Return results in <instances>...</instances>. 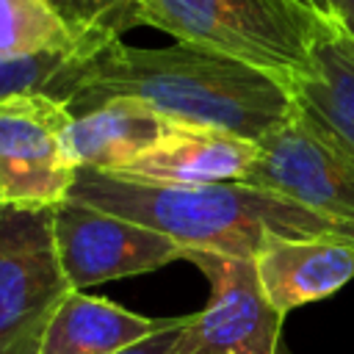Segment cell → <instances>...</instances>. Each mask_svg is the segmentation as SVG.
I'll use <instances>...</instances> for the list:
<instances>
[{
    "instance_id": "6da1fadb",
    "label": "cell",
    "mask_w": 354,
    "mask_h": 354,
    "mask_svg": "<svg viewBox=\"0 0 354 354\" xmlns=\"http://www.w3.org/2000/svg\"><path fill=\"white\" fill-rule=\"evenodd\" d=\"M108 100H138L177 124L213 127L254 144L296 111L277 77L183 41L133 47L113 39L100 47L77 69L66 108L80 116Z\"/></svg>"
},
{
    "instance_id": "7a4b0ae2",
    "label": "cell",
    "mask_w": 354,
    "mask_h": 354,
    "mask_svg": "<svg viewBox=\"0 0 354 354\" xmlns=\"http://www.w3.org/2000/svg\"><path fill=\"white\" fill-rule=\"evenodd\" d=\"M66 199L158 230L185 249L254 260L271 238L346 241L354 224L238 180L180 185L77 169Z\"/></svg>"
},
{
    "instance_id": "3957f363",
    "label": "cell",
    "mask_w": 354,
    "mask_h": 354,
    "mask_svg": "<svg viewBox=\"0 0 354 354\" xmlns=\"http://www.w3.org/2000/svg\"><path fill=\"white\" fill-rule=\"evenodd\" d=\"M138 25L243 61L290 86L310 72L326 17L304 0H138Z\"/></svg>"
},
{
    "instance_id": "277c9868",
    "label": "cell",
    "mask_w": 354,
    "mask_h": 354,
    "mask_svg": "<svg viewBox=\"0 0 354 354\" xmlns=\"http://www.w3.org/2000/svg\"><path fill=\"white\" fill-rule=\"evenodd\" d=\"M69 293L55 249V205L0 202V354H39Z\"/></svg>"
},
{
    "instance_id": "5b68a950",
    "label": "cell",
    "mask_w": 354,
    "mask_h": 354,
    "mask_svg": "<svg viewBox=\"0 0 354 354\" xmlns=\"http://www.w3.org/2000/svg\"><path fill=\"white\" fill-rule=\"evenodd\" d=\"M210 282L205 310L194 313L177 340V354H285L282 313L268 301L254 260L185 249Z\"/></svg>"
},
{
    "instance_id": "8992f818",
    "label": "cell",
    "mask_w": 354,
    "mask_h": 354,
    "mask_svg": "<svg viewBox=\"0 0 354 354\" xmlns=\"http://www.w3.org/2000/svg\"><path fill=\"white\" fill-rule=\"evenodd\" d=\"M55 249L72 290L158 271L185 257V246L174 238L75 199L55 205Z\"/></svg>"
},
{
    "instance_id": "52a82bcc",
    "label": "cell",
    "mask_w": 354,
    "mask_h": 354,
    "mask_svg": "<svg viewBox=\"0 0 354 354\" xmlns=\"http://www.w3.org/2000/svg\"><path fill=\"white\" fill-rule=\"evenodd\" d=\"M72 113L36 94L0 100V202L58 205L77 174L66 152Z\"/></svg>"
},
{
    "instance_id": "ba28073f",
    "label": "cell",
    "mask_w": 354,
    "mask_h": 354,
    "mask_svg": "<svg viewBox=\"0 0 354 354\" xmlns=\"http://www.w3.org/2000/svg\"><path fill=\"white\" fill-rule=\"evenodd\" d=\"M296 199L354 224V160L310 127L296 111L260 141V155L238 180Z\"/></svg>"
},
{
    "instance_id": "9c48e42d",
    "label": "cell",
    "mask_w": 354,
    "mask_h": 354,
    "mask_svg": "<svg viewBox=\"0 0 354 354\" xmlns=\"http://www.w3.org/2000/svg\"><path fill=\"white\" fill-rule=\"evenodd\" d=\"M180 124L138 100H108L66 127V152L75 169L124 171L133 160L163 144Z\"/></svg>"
},
{
    "instance_id": "30bf717a",
    "label": "cell",
    "mask_w": 354,
    "mask_h": 354,
    "mask_svg": "<svg viewBox=\"0 0 354 354\" xmlns=\"http://www.w3.org/2000/svg\"><path fill=\"white\" fill-rule=\"evenodd\" d=\"M254 266L268 301L288 315L354 279V243L271 238L254 257Z\"/></svg>"
},
{
    "instance_id": "8fae6325",
    "label": "cell",
    "mask_w": 354,
    "mask_h": 354,
    "mask_svg": "<svg viewBox=\"0 0 354 354\" xmlns=\"http://www.w3.org/2000/svg\"><path fill=\"white\" fill-rule=\"evenodd\" d=\"M296 113L354 160V44L329 19L310 53V72L288 86Z\"/></svg>"
},
{
    "instance_id": "7c38bea8",
    "label": "cell",
    "mask_w": 354,
    "mask_h": 354,
    "mask_svg": "<svg viewBox=\"0 0 354 354\" xmlns=\"http://www.w3.org/2000/svg\"><path fill=\"white\" fill-rule=\"evenodd\" d=\"M260 155V144L241 136L180 124L163 144L133 160L124 171L130 177L155 180V183H180V185H205V183H230L241 180Z\"/></svg>"
},
{
    "instance_id": "4fadbf2b",
    "label": "cell",
    "mask_w": 354,
    "mask_h": 354,
    "mask_svg": "<svg viewBox=\"0 0 354 354\" xmlns=\"http://www.w3.org/2000/svg\"><path fill=\"white\" fill-rule=\"evenodd\" d=\"M183 318L185 315L152 318L119 307L108 299L72 290L47 324L39 354H119L152 335L183 324Z\"/></svg>"
},
{
    "instance_id": "5bb4252c",
    "label": "cell",
    "mask_w": 354,
    "mask_h": 354,
    "mask_svg": "<svg viewBox=\"0 0 354 354\" xmlns=\"http://www.w3.org/2000/svg\"><path fill=\"white\" fill-rule=\"evenodd\" d=\"M113 39L105 36H80L72 47H53L19 58L0 61V100L11 97H53L58 102H69L77 69Z\"/></svg>"
},
{
    "instance_id": "9a60e30c",
    "label": "cell",
    "mask_w": 354,
    "mask_h": 354,
    "mask_svg": "<svg viewBox=\"0 0 354 354\" xmlns=\"http://www.w3.org/2000/svg\"><path fill=\"white\" fill-rule=\"evenodd\" d=\"M77 39L50 0H0V61L72 47Z\"/></svg>"
},
{
    "instance_id": "2e32d148",
    "label": "cell",
    "mask_w": 354,
    "mask_h": 354,
    "mask_svg": "<svg viewBox=\"0 0 354 354\" xmlns=\"http://www.w3.org/2000/svg\"><path fill=\"white\" fill-rule=\"evenodd\" d=\"M75 36L122 39L138 25V0H50Z\"/></svg>"
},
{
    "instance_id": "e0dca14e",
    "label": "cell",
    "mask_w": 354,
    "mask_h": 354,
    "mask_svg": "<svg viewBox=\"0 0 354 354\" xmlns=\"http://www.w3.org/2000/svg\"><path fill=\"white\" fill-rule=\"evenodd\" d=\"M188 318L191 315H185L183 324H177V326H171L160 335H152V337H147V340H141V343H136V346H130L119 354H177V340H180L183 326L188 324Z\"/></svg>"
},
{
    "instance_id": "ac0fdd59",
    "label": "cell",
    "mask_w": 354,
    "mask_h": 354,
    "mask_svg": "<svg viewBox=\"0 0 354 354\" xmlns=\"http://www.w3.org/2000/svg\"><path fill=\"white\" fill-rule=\"evenodd\" d=\"M335 28H340L348 41L354 44V0H329L326 14H324Z\"/></svg>"
},
{
    "instance_id": "d6986e66",
    "label": "cell",
    "mask_w": 354,
    "mask_h": 354,
    "mask_svg": "<svg viewBox=\"0 0 354 354\" xmlns=\"http://www.w3.org/2000/svg\"><path fill=\"white\" fill-rule=\"evenodd\" d=\"M304 3H310L318 14H326V6H329V0H304Z\"/></svg>"
}]
</instances>
